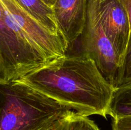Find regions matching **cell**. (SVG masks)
I'll return each instance as SVG.
<instances>
[{
    "instance_id": "1",
    "label": "cell",
    "mask_w": 131,
    "mask_h": 130,
    "mask_svg": "<svg viewBox=\"0 0 131 130\" xmlns=\"http://www.w3.org/2000/svg\"><path fill=\"white\" fill-rule=\"evenodd\" d=\"M20 79L81 114L109 115L115 89L84 52L67 55Z\"/></svg>"
},
{
    "instance_id": "2",
    "label": "cell",
    "mask_w": 131,
    "mask_h": 130,
    "mask_svg": "<svg viewBox=\"0 0 131 130\" xmlns=\"http://www.w3.org/2000/svg\"><path fill=\"white\" fill-rule=\"evenodd\" d=\"M75 112L20 79L0 84V130H49Z\"/></svg>"
},
{
    "instance_id": "3",
    "label": "cell",
    "mask_w": 131,
    "mask_h": 130,
    "mask_svg": "<svg viewBox=\"0 0 131 130\" xmlns=\"http://www.w3.org/2000/svg\"><path fill=\"white\" fill-rule=\"evenodd\" d=\"M51 62L29 43L0 0V84L21 79Z\"/></svg>"
},
{
    "instance_id": "4",
    "label": "cell",
    "mask_w": 131,
    "mask_h": 130,
    "mask_svg": "<svg viewBox=\"0 0 131 130\" xmlns=\"http://www.w3.org/2000/svg\"><path fill=\"white\" fill-rule=\"evenodd\" d=\"M82 36V52L95 61L115 89L118 87L123 80L121 65L93 0H88L86 24Z\"/></svg>"
},
{
    "instance_id": "5",
    "label": "cell",
    "mask_w": 131,
    "mask_h": 130,
    "mask_svg": "<svg viewBox=\"0 0 131 130\" xmlns=\"http://www.w3.org/2000/svg\"><path fill=\"white\" fill-rule=\"evenodd\" d=\"M122 68L130 35L129 18L121 0H93ZM123 78V75H122Z\"/></svg>"
},
{
    "instance_id": "6",
    "label": "cell",
    "mask_w": 131,
    "mask_h": 130,
    "mask_svg": "<svg viewBox=\"0 0 131 130\" xmlns=\"http://www.w3.org/2000/svg\"><path fill=\"white\" fill-rule=\"evenodd\" d=\"M52 9L59 32L69 48L85 29L88 0H56Z\"/></svg>"
},
{
    "instance_id": "7",
    "label": "cell",
    "mask_w": 131,
    "mask_h": 130,
    "mask_svg": "<svg viewBox=\"0 0 131 130\" xmlns=\"http://www.w3.org/2000/svg\"><path fill=\"white\" fill-rule=\"evenodd\" d=\"M14 1L52 34L61 36L59 32L52 8L48 6L43 0Z\"/></svg>"
},
{
    "instance_id": "8",
    "label": "cell",
    "mask_w": 131,
    "mask_h": 130,
    "mask_svg": "<svg viewBox=\"0 0 131 130\" xmlns=\"http://www.w3.org/2000/svg\"><path fill=\"white\" fill-rule=\"evenodd\" d=\"M109 115L113 119L131 116V82L115 89L110 106Z\"/></svg>"
},
{
    "instance_id": "9",
    "label": "cell",
    "mask_w": 131,
    "mask_h": 130,
    "mask_svg": "<svg viewBox=\"0 0 131 130\" xmlns=\"http://www.w3.org/2000/svg\"><path fill=\"white\" fill-rule=\"evenodd\" d=\"M49 130H101L95 122L81 113L75 112L54 122Z\"/></svg>"
},
{
    "instance_id": "10",
    "label": "cell",
    "mask_w": 131,
    "mask_h": 130,
    "mask_svg": "<svg viewBox=\"0 0 131 130\" xmlns=\"http://www.w3.org/2000/svg\"><path fill=\"white\" fill-rule=\"evenodd\" d=\"M122 75L123 80L121 85L131 82V33L129 44H128L127 50L123 66Z\"/></svg>"
},
{
    "instance_id": "11",
    "label": "cell",
    "mask_w": 131,
    "mask_h": 130,
    "mask_svg": "<svg viewBox=\"0 0 131 130\" xmlns=\"http://www.w3.org/2000/svg\"><path fill=\"white\" fill-rule=\"evenodd\" d=\"M112 130H131V116L113 119Z\"/></svg>"
},
{
    "instance_id": "12",
    "label": "cell",
    "mask_w": 131,
    "mask_h": 130,
    "mask_svg": "<svg viewBox=\"0 0 131 130\" xmlns=\"http://www.w3.org/2000/svg\"><path fill=\"white\" fill-rule=\"evenodd\" d=\"M121 2L126 11L128 18H129L131 33V0H121Z\"/></svg>"
},
{
    "instance_id": "13",
    "label": "cell",
    "mask_w": 131,
    "mask_h": 130,
    "mask_svg": "<svg viewBox=\"0 0 131 130\" xmlns=\"http://www.w3.org/2000/svg\"><path fill=\"white\" fill-rule=\"evenodd\" d=\"M43 1H44L48 6H49L50 7L52 8V6H53V5L54 4L56 0H43Z\"/></svg>"
}]
</instances>
